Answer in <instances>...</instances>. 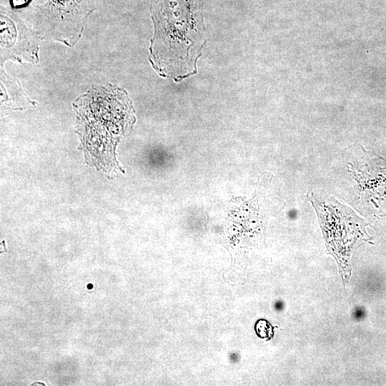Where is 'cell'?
Here are the masks:
<instances>
[{
	"label": "cell",
	"instance_id": "7a4b0ae2",
	"mask_svg": "<svg viewBox=\"0 0 386 386\" xmlns=\"http://www.w3.org/2000/svg\"><path fill=\"white\" fill-rule=\"evenodd\" d=\"M1 59L38 60L37 38L20 21L1 15Z\"/></svg>",
	"mask_w": 386,
	"mask_h": 386
},
{
	"label": "cell",
	"instance_id": "277c9868",
	"mask_svg": "<svg viewBox=\"0 0 386 386\" xmlns=\"http://www.w3.org/2000/svg\"><path fill=\"white\" fill-rule=\"evenodd\" d=\"M282 304L281 302H277L276 303L275 307L277 310H280L282 309Z\"/></svg>",
	"mask_w": 386,
	"mask_h": 386
},
{
	"label": "cell",
	"instance_id": "6da1fadb",
	"mask_svg": "<svg viewBox=\"0 0 386 386\" xmlns=\"http://www.w3.org/2000/svg\"><path fill=\"white\" fill-rule=\"evenodd\" d=\"M74 107L88 162L108 174L119 170L115 149L135 120L126 91L111 84L94 85L76 99Z\"/></svg>",
	"mask_w": 386,
	"mask_h": 386
},
{
	"label": "cell",
	"instance_id": "3957f363",
	"mask_svg": "<svg viewBox=\"0 0 386 386\" xmlns=\"http://www.w3.org/2000/svg\"><path fill=\"white\" fill-rule=\"evenodd\" d=\"M1 107L9 109H23L33 105L31 102L21 89L19 82L6 74L1 72Z\"/></svg>",
	"mask_w": 386,
	"mask_h": 386
}]
</instances>
